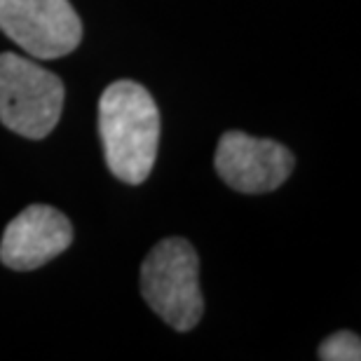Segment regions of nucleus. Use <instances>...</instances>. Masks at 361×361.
Instances as JSON below:
<instances>
[{"label": "nucleus", "mask_w": 361, "mask_h": 361, "mask_svg": "<svg viewBox=\"0 0 361 361\" xmlns=\"http://www.w3.org/2000/svg\"><path fill=\"white\" fill-rule=\"evenodd\" d=\"M99 134L104 157L122 183H143L157 160L160 148V111L143 85L118 80L99 99Z\"/></svg>", "instance_id": "1"}, {"label": "nucleus", "mask_w": 361, "mask_h": 361, "mask_svg": "<svg viewBox=\"0 0 361 361\" xmlns=\"http://www.w3.org/2000/svg\"><path fill=\"white\" fill-rule=\"evenodd\" d=\"M141 293L150 310L171 329H195L204 312L197 251L183 237L157 242L141 265Z\"/></svg>", "instance_id": "2"}, {"label": "nucleus", "mask_w": 361, "mask_h": 361, "mask_svg": "<svg viewBox=\"0 0 361 361\" xmlns=\"http://www.w3.org/2000/svg\"><path fill=\"white\" fill-rule=\"evenodd\" d=\"M63 82L14 52L0 54V122L24 139L52 134L63 111Z\"/></svg>", "instance_id": "3"}, {"label": "nucleus", "mask_w": 361, "mask_h": 361, "mask_svg": "<svg viewBox=\"0 0 361 361\" xmlns=\"http://www.w3.org/2000/svg\"><path fill=\"white\" fill-rule=\"evenodd\" d=\"M0 31L33 59H59L82 40V21L68 0H0Z\"/></svg>", "instance_id": "4"}, {"label": "nucleus", "mask_w": 361, "mask_h": 361, "mask_svg": "<svg viewBox=\"0 0 361 361\" xmlns=\"http://www.w3.org/2000/svg\"><path fill=\"white\" fill-rule=\"evenodd\" d=\"M216 171L237 192H272L293 174L295 157L286 146L244 132H226L214 157Z\"/></svg>", "instance_id": "5"}, {"label": "nucleus", "mask_w": 361, "mask_h": 361, "mask_svg": "<svg viewBox=\"0 0 361 361\" xmlns=\"http://www.w3.org/2000/svg\"><path fill=\"white\" fill-rule=\"evenodd\" d=\"M73 244V226L59 209L31 204L7 223L0 242L5 268L26 272L38 270Z\"/></svg>", "instance_id": "6"}, {"label": "nucleus", "mask_w": 361, "mask_h": 361, "mask_svg": "<svg viewBox=\"0 0 361 361\" xmlns=\"http://www.w3.org/2000/svg\"><path fill=\"white\" fill-rule=\"evenodd\" d=\"M319 359L322 361H359L361 359V343L359 336L352 331H338L329 336L319 345Z\"/></svg>", "instance_id": "7"}]
</instances>
